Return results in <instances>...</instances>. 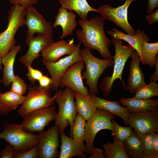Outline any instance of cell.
I'll return each instance as SVG.
<instances>
[{"label":"cell","instance_id":"obj_44","mask_svg":"<svg viewBox=\"0 0 158 158\" xmlns=\"http://www.w3.org/2000/svg\"><path fill=\"white\" fill-rule=\"evenodd\" d=\"M153 149L155 155L158 158V132L154 133L153 135Z\"/></svg>","mask_w":158,"mask_h":158},{"label":"cell","instance_id":"obj_1","mask_svg":"<svg viewBox=\"0 0 158 158\" xmlns=\"http://www.w3.org/2000/svg\"><path fill=\"white\" fill-rule=\"evenodd\" d=\"M105 20L101 16H95L89 20H79L78 23L82 29L76 30V36L85 47L91 51L97 50L104 59H113L109 50L112 42L104 31Z\"/></svg>","mask_w":158,"mask_h":158},{"label":"cell","instance_id":"obj_42","mask_svg":"<svg viewBox=\"0 0 158 158\" xmlns=\"http://www.w3.org/2000/svg\"><path fill=\"white\" fill-rule=\"evenodd\" d=\"M89 158H107L104 154V151L99 148L94 147Z\"/></svg>","mask_w":158,"mask_h":158},{"label":"cell","instance_id":"obj_28","mask_svg":"<svg viewBox=\"0 0 158 158\" xmlns=\"http://www.w3.org/2000/svg\"><path fill=\"white\" fill-rule=\"evenodd\" d=\"M141 52L142 64L149 65L150 68L153 67L158 57V42L152 43L145 42L141 47Z\"/></svg>","mask_w":158,"mask_h":158},{"label":"cell","instance_id":"obj_35","mask_svg":"<svg viewBox=\"0 0 158 158\" xmlns=\"http://www.w3.org/2000/svg\"><path fill=\"white\" fill-rule=\"evenodd\" d=\"M10 90L20 95L26 92L27 86L24 80L18 75H15L11 83Z\"/></svg>","mask_w":158,"mask_h":158},{"label":"cell","instance_id":"obj_18","mask_svg":"<svg viewBox=\"0 0 158 158\" xmlns=\"http://www.w3.org/2000/svg\"><path fill=\"white\" fill-rule=\"evenodd\" d=\"M130 57L131 60L126 90H128L131 94L133 95L137 90L146 84L144 74L140 66L141 60L138 54L135 51Z\"/></svg>","mask_w":158,"mask_h":158},{"label":"cell","instance_id":"obj_3","mask_svg":"<svg viewBox=\"0 0 158 158\" xmlns=\"http://www.w3.org/2000/svg\"><path fill=\"white\" fill-rule=\"evenodd\" d=\"M55 101L59 106V111L55 119V125L59 128L60 134L64 132L69 125L70 137L74 121L77 114L74 101V92L68 87L64 90L61 88L55 94Z\"/></svg>","mask_w":158,"mask_h":158},{"label":"cell","instance_id":"obj_16","mask_svg":"<svg viewBox=\"0 0 158 158\" xmlns=\"http://www.w3.org/2000/svg\"><path fill=\"white\" fill-rule=\"evenodd\" d=\"M54 36L51 34L48 35H37L25 40V43L28 47L26 53L21 56L19 61L25 66H32L33 61L40 56L39 53L49 47L54 42Z\"/></svg>","mask_w":158,"mask_h":158},{"label":"cell","instance_id":"obj_14","mask_svg":"<svg viewBox=\"0 0 158 158\" xmlns=\"http://www.w3.org/2000/svg\"><path fill=\"white\" fill-rule=\"evenodd\" d=\"M85 68L83 61L76 62L70 66L62 76L60 81L61 88L68 87L74 92L86 96L90 93L84 84L82 72Z\"/></svg>","mask_w":158,"mask_h":158},{"label":"cell","instance_id":"obj_33","mask_svg":"<svg viewBox=\"0 0 158 158\" xmlns=\"http://www.w3.org/2000/svg\"><path fill=\"white\" fill-rule=\"evenodd\" d=\"M154 133L145 134L139 137L143 152V158H157L153 149Z\"/></svg>","mask_w":158,"mask_h":158},{"label":"cell","instance_id":"obj_20","mask_svg":"<svg viewBox=\"0 0 158 158\" xmlns=\"http://www.w3.org/2000/svg\"><path fill=\"white\" fill-rule=\"evenodd\" d=\"M61 141L60 158H71L75 157L82 158L87 157L86 146L84 143H79L69 137L64 132L60 134Z\"/></svg>","mask_w":158,"mask_h":158},{"label":"cell","instance_id":"obj_22","mask_svg":"<svg viewBox=\"0 0 158 158\" xmlns=\"http://www.w3.org/2000/svg\"><path fill=\"white\" fill-rule=\"evenodd\" d=\"M89 96L97 109H101L120 117L124 124L128 125L129 112L126 107L122 106L118 101H111L98 97L90 94Z\"/></svg>","mask_w":158,"mask_h":158},{"label":"cell","instance_id":"obj_27","mask_svg":"<svg viewBox=\"0 0 158 158\" xmlns=\"http://www.w3.org/2000/svg\"><path fill=\"white\" fill-rule=\"evenodd\" d=\"M114 136L112 143L109 142L103 145L104 154L107 158H129L124 142Z\"/></svg>","mask_w":158,"mask_h":158},{"label":"cell","instance_id":"obj_40","mask_svg":"<svg viewBox=\"0 0 158 158\" xmlns=\"http://www.w3.org/2000/svg\"><path fill=\"white\" fill-rule=\"evenodd\" d=\"M38 81L39 83V86L40 87L47 89H50L52 83L51 78L44 75H43Z\"/></svg>","mask_w":158,"mask_h":158},{"label":"cell","instance_id":"obj_47","mask_svg":"<svg viewBox=\"0 0 158 158\" xmlns=\"http://www.w3.org/2000/svg\"><path fill=\"white\" fill-rule=\"evenodd\" d=\"M0 69L2 68L1 66V58H0Z\"/></svg>","mask_w":158,"mask_h":158},{"label":"cell","instance_id":"obj_10","mask_svg":"<svg viewBox=\"0 0 158 158\" xmlns=\"http://www.w3.org/2000/svg\"><path fill=\"white\" fill-rule=\"evenodd\" d=\"M56 107L54 106L43 108L29 113L23 117L20 124L26 131L31 133L40 132L57 115Z\"/></svg>","mask_w":158,"mask_h":158},{"label":"cell","instance_id":"obj_8","mask_svg":"<svg viewBox=\"0 0 158 158\" xmlns=\"http://www.w3.org/2000/svg\"><path fill=\"white\" fill-rule=\"evenodd\" d=\"M55 95L52 96L51 90L40 87L39 86L28 85V92L22 106L18 109V114L23 118L33 111L53 105Z\"/></svg>","mask_w":158,"mask_h":158},{"label":"cell","instance_id":"obj_19","mask_svg":"<svg viewBox=\"0 0 158 158\" xmlns=\"http://www.w3.org/2000/svg\"><path fill=\"white\" fill-rule=\"evenodd\" d=\"M75 14L62 7L58 9V12L55 17L52 27L56 28L60 26L62 29V33L60 38H63L72 35L77 25Z\"/></svg>","mask_w":158,"mask_h":158},{"label":"cell","instance_id":"obj_29","mask_svg":"<svg viewBox=\"0 0 158 158\" xmlns=\"http://www.w3.org/2000/svg\"><path fill=\"white\" fill-rule=\"evenodd\" d=\"M123 142L129 158H143V152L140 140L135 131L132 135Z\"/></svg>","mask_w":158,"mask_h":158},{"label":"cell","instance_id":"obj_31","mask_svg":"<svg viewBox=\"0 0 158 158\" xmlns=\"http://www.w3.org/2000/svg\"><path fill=\"white\" fill-rule=\"evenodd\" d=\"M86 122L79 114H77L72 132V138L75 141L79 143L84 141Z\"/></svg>","mask_w":158,"mask_h":158},{"label":"cell","instance_id":"obj_15","mask_svg":"<svg viewBox=\"0 0 158 158\" xmlns=\"http://www.w3.org/2000/svg\"><path fill=\"white\" fill-rule=\"evenodd\" d=\"M25 23L27 28L26 40L37 35L52 34L53 29L51 22L47 21L33 6L26 9Z\"/></svg>","mask_w":158,"mask_h":158},{"label":"cell","instance_id":"obj_43","mask_svg":"<svg viewBox=\"0 0 158 158\" xmlns=\"http://www.w3.org/2000/svg\"><path fill=\"white\" fill-rule=\"evenodd\" d=\"M158 7V0H148L147 13L149 14L153 12Z\"/></svg>","mask_w":158,"mask_h":158},{"label":"cell","instance_id":"obj_5","mask_svg":"<svg viewBox=\"0 0 158 158\" xmlns=\"http://www.w3.org/2000/svg\"><path fill=\"white\" fill-rule=\"evenodd\" d=\"M26 9L18 4L9 11L6 28L0 32V58L6 55L15 46V36L19 28L25 25Z\"/></svg>","mask_w":158,"mask_h":158},{"label":"cell","instance_id":"obj_24","mask_svg":"<svg viewBox=\"0 0 158 158\" xmlns=\"http://www.w3.org/2000/svg\"><path fill=\"white\" fill-rule=\"evenodd\" d=\"M21 49L20 45L15 46L6 55L1 59V63L4 65L3 73L1 82L5 87L11 84L15 75L14 64L16 57Z\"/></svg>","mask_w":158,"mask_h":158},{"label":"cell","instance_id":"obj_17","mask_svg":"<svg viewBox=\"0 0 158 158\" xmlns=\"http://www.w3.org/2000/svg\"><path fill=\"white\" fill-rule=\"evenodd\" d=\"M75 47L73 38L69 40L68 42L63 39L53 42L42 51V59L47 62H55L64 55L72 54L74 52Z\"/></svg>","mask_w":158,"mask_h":158},{"label":"cell","instance_id":"obj_32","mask_svg":"<svg viewBox=\"0 0 158 158\" xmlns=\"http://www.w3.org/2000/svg\"><path fill=\"white\" fill-rule=\"evenodd\" d=\"M135 97L142 99H150L154 96H158V85L156 82L151 80L148 84L137 90Z\"/></svg>","mask_w":158,"mask_h":158},{"label":"cell","instance_id":"obj_38","mask_svg":"<svg viewBox=\"0 0 158 158\" xmlns=\"http://www.w3.org/2000/svg\"><path fill=\"white\" fill-rule=\"evenodd\" d=\"M15 150L11 144L6 145L5 148L2 150L0 152V156L1 158H14Z\"/></svg>","mask_w":158,"mask_h":158},{"label":"cell","instance_id":"obj_9","mask_svg":"<svg viewBox=\"0 0 158 158\" xmlns=\"http://www.w3.org/2000/svg\"><path fill=\"white\" fill-rule=\"evenodd\" d=\"M80 42L75 45L74 52L71 54L61 58L57 61L51 62L42 60L43 63L49 71L51 76L52 83L50 89L56 92L60 87L61 79L63 74L71 65L76 62L83 61L80 53Z\"/></svg>","mask_w":158,"mask_h":158},{"label":"cell","instance_id":"obj_12","mask_svg":"<svg viewBox=\"0 0 158 158\" xmlns=\"http://www.w3.org/2000/svg\"><path fill=\"white\" fill-rule=\"evenodd\" d=\"M128 123L139 137L158 132V110L129 113Z\"/></svg>","mask_w":158,"mask_h":158},{"label":"cell","instance_id":"obj_7","mask_svg":"<svg viewBox=\"0 0 158 158\" xmlns=\"http://www.w3.org/2000/svg\"><path fill=\"white\" fill-rule=\"evenodd\" d=\"M115 118L113 114L101 109H97L94 115L87 121L85 126V141L86 143V153L91 154L94 142L97 133L102 130H113L112 120Z\"/></svg>","mask_w":158,"mask_h":158},{"label":"cell","instance_id":"obj_21","mask_svg":"<svg viewBox=\"0 0 158 158\" xmlns=\"http://www.w3.org/2000/svg\"><path fill=\"white\" fill-rule=\"evenodd\" d=\"M112 30H108L107 33L113 38L120 39L127 42L138 54L141 61V47L145 42H149L150 38L143 30H138L136 34L130 35L125 34L116 28H112Z\"/></svg>","mask_w":158,"mask_h":158},{"label":"cell","instance_id":"obj_37","mask_svg":"<svg viewBox=\"0 0 158 158\" xmlns=\"http://www.w3.org/2000/svg\"><path fill=\"white\" fill-rule=\"evenodd\" d=\"M27 67L28 70V73L26 74L27 79L32 85H34L36 81H38L43 76V73L39 70L33 68L32 66H29Z\"/></svg>","mask_w":158,"mask_h":158},{"label":"cell","instance_id":"obj_41","mask_svg":"<svg viewBox=\"0 0 158 158\" xmlns=\"http://www.w3.org/2000/svg\"><path fill=\"white\" fill-rule=\"evenodd\" d=\"M145 18L150 25L158 22V9L154 12L147 14L145 17Z\"/></svg>","mask_w":158,"mask_h":158},{"label":"cell","instance_id":"obj_39","mask_svg":"<svg viewBox=\"0 0 158 158\" xmlns=\"http://www.w3.org/2000/svg\"><path fill=\"white\" fill-rule=\"evenodd\" d=\"M39 0H9L11 4H18L26 8L37 3Z\"/></svg>","mask_w":158,"mask_h":158},{"label":"cell","instance_id":"obj_30","mask_svg":"<svg viewBox=\"0 0 158 158\" xmlns=\"http://www.w3.org/2000/svg\"><path fill=\"white\" fill-rule=\"evenodd\" d=\"M25 96L18 95L10 90L0 94V99L6 106L12 111L16 110L19 105L24 101Z\"/></svg>","mask_w":158,"mask_h":158},{"label":"cell","instance_id":"obj_26","mask_svg":"<svg viewBox=\"0 0 158 158\" xmlns=\"http://www.w3.org/2000/svg\"><path fill=\"white\" fill-rule=\"evenodd\" d=\"M89 94L85 96L74 92L75 103L77 113L79 114L86 121L94 115L97 109Z\"/></svg>","mask_w":158,"mask_h":158},{"label":"cell","instance_id":"obj_6","mask_svg":"<svg viewBox=\"0 0 158 158\" xmlns=\"http://www.w3.org/2000/svg\"><path fill=\"white\" fill-rule=\"evenodd\" d=\"M0 139L11 145L15 151L23 152L37 146L39 135L26 131L21 124L5 123Z\"/></svg>","mask_w":158,"mask_h":158},{"label":"cell","instance_id":"obj_48","mask_svg":"<svg viewBox=\"0 0 158 158\" xmlns=\"http://www.w3.org/2000/svg\"><path fill=\"white\" fill-rule=\"evenodd\" d=\"M0 115H1V113H0Z\"/></svg>","mask_w":158,"mask_h":158},{"label":"cell","instance_id":"obj_11","mask_svg":"<svg viewBox=\"0 0 158 158\" xmlns=\"http://www.w3.org/2000/svg\"><path fill=\"white\" fill-rule=\"evenodd\" d=\"M136 0H126L122 5L114 8L109 4L99 7L98 9L101 16L111 21L121 28L127 34H136L134 29L129 23L128 19V9L130 4Z\"/></svg>","mask_w":158,"mask_h":158},{"label":"cell","instance_id":"obj_13","mask_svg":"<svg viewBox=\"0 0 158 158\" xmlns=\"http://www.w3.org/2000/svg\"><path fill=\"white\" fill-rule=\"evenodd\" d=\"M60 133L58 126L55 124L48 130L39 132L37 146L40 158L59 157L58 148L59 146Z\"/></svg>","mask_w":158,"mask_h":158},{"label":"cell","instance_id":"obj_2","mask_svg":"<svg viewBox=\"0 0 158 158\" xmlns=\"http://www.w3.org/2000/svg\"><path fill=\"white\" fill-rule=\"evenodd\" d=\"M115 49V53L113 56L114 64L113 70L111 76L107 75L103 79L100 84V88L104 97L110 94L114 82L120 79L123 85V89L126 90V86L122 79V75L126 62L135 50L130 45H123V40L113 38L111 40Z\"/></svg>","mask_w":158,"mask_h":158},{"label":"cell","instance_id":"obj_45","mask_svg":"<svg viewBox=\"0 0 158 158\" xmlns=\"http://www.w3.org/2000/svg\"><path fill=\"white\" fill-rule=\"evenodd\" d=\"M2 93L0 90V94ZM12 110L4 105L0 99V112L1 115H6Z\"/></svg>","mask_w":158,"mask_h":158},{"label":"cell","instance_id":"obj_36","mask_svg":"<svg viewBox=\"0 0 158 158\" xmlns=\"http://www.w3.org/2000/svg\"><path fill=\"white\" fill-rule=\"evenodd\" d=\"M39 152L37 146L23 152L15 151L14 158H39Z\"/></svg>","mask_w":158,"mask_h":158},{"label":"cell","instance_id":"obj_23","mask_svg":"<svg viewBox=\"0 0 158 158\" xmlns=\"http://www.w3.org/2000/svg\"><path fill=\"white\" fill-rule=\"evenodd\" d=\"M119 102L129 113L144 112L158 109V99H142L135 97H121Z\"/></svg>","mask_w":158,"mask_h":158},{"label":"cell","instance_id":"obj_25","mask_svg":"<svg viewBox=\"0 0 158 158\" xmlns=\"http://www.w3.org/2000/svg\"><path fill=\"white\" fill-rule=\"evenodd\" d=\"M59 2L61 7L68 10L75 12L83 20H87V14L90 11L99 13L98 9L90 6L87 0H59Z\"/></svg>","mask_w":158,"mask_h":158},{"label":"cell","instance_id":"obj_34","mask_svg":"<svg viewBox=\"0 0 158 158\" xmlns=\"http://www.w3.org/2000/svg\"><path fill=\"white\" fill-rule=\"evenodd\" d=\"M113 130L111 135L118 140L123 141L132 135L133 133L130 126H123L119 125L114 120Z\"/></svg>","mask_w":158,"mask_h":158},{"label":"cell","instance_id":"obj_4","mask_svg":"<svg viewBox=\"0 0 158 158\" xmlns=\"http://www.w3.org/2000/svg\"><path fill=\"white\" fill-rule=\"evenodd\" d=\"M80 53L85 65V70L82 73V78L86 80L85 84L89 87L90 93L96 95L99 92L97 84L99 78L107 68L113 66L114 59L98 58L85 47L80 50Z\"/></svg>","mask_w":158,"mask_h":158},{"label":"cell","instance_id":"obj_46","mask_svg":"<svg viewBox=\"0 0 158 158\" xmlns=\"http://www.w3.org/2000/svg\"><path fill=\"white\" fill-rule=\"evenodd\" d=\"M155 66L156 67V70L152 74L150 78V80L157 82L158 80V57H157Z\"/></svg>","mask_w":158,"mask_h":158}]
</instances>
